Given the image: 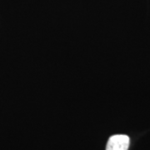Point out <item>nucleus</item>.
<instances>
[{"mask_svg": "<svg viewBox=\"0 0 150 150\" xmlns=\"http://www.w3.org/2000/svg\"><path fill=\"white\" fill-rule=\"evenodd\" d=\"M129 138L127 135L117 134L109 138L106 150H128L129 147Z\"/></svg>", "mask_w": 150, "mask_h": 150, "instance_id": "f257e3e1", "label": "nucleus"}]
</instances>
